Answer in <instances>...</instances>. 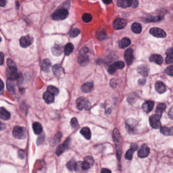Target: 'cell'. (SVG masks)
I'll return each mask as SVG.
<instances>
[{
    "mask_svg": "<svg viewBox=\"0 0 173 173\" xmlns=\"http://www.w3.org/2000/svg\"><path fill=\"white\" fill-rule=\"evenodd\" d=\"M146 82V79L145 78L143 79H139L138 81V84L140 85H141V86H143L144 85H145Z\"/></svg>",
    "mask_w": 173,
    "mask_h": 173,
    "instance_id": "obj_50",
    "label": "cell"
},
{
    "mask_svg": "<svg viewBox=\"0 0 173 173\" xmlns=\"http://www.w3.org/2000/svg\"><path fill=\"white\" fill-rule=\"evenodd\" d=\"M43 99L47 104H50L54 102L55 96L53 94L47 91L43 94Z\"/></svg>",
    "mask_w": 173,
    "mask_h": 173,
    "instance_id": "obj_26",
    "label": "cell"
},
{
    "mask_svg": "<svg viewBox=\"0 0 173 173\" xmlns=\"http://www.w3.org/2000/svg\"><path fill=\"white\" fill-rule=\"evenodd\" d=\"M93 87V84L91 82H87L81 86V90L84 93L90 92L92 90Z\"/></svg>",
    "mask_w": 173,
    "mask_h": 173,
    "instance_id": "obj_27",
    "label": "cell"
},
{
    "mask_svg": "<svg viewBox=\"0 0 173 173\" xmlns=\"http://www.w3.org/2000/svg\"><path fill=\"white\" fill-rule=\"evenodd\" d=\"M5 126L4 124L2 122H1V121H0V131L5 129Z\"/></svg>",
    "mask_w": 173,
    "mask_h": 173,
    "instance_id": "obj_58",
    "label": "cell"
},
{
    "mask_svg": "<svg viewBox=\"0 0 173 173\" xmlns=\"http://www.w3.org/2000/svg\"><path fill=\"white\" fill-rule=\"evenodd\" d=\"M84 160H85L84 161L87 162L90 166H92L93 164H94V159H93V157H92V156H87L85 157Z\"/></svg>",
    "mask_w": 173,
    "mask_h": 173,
    "instance_id": "obj_44",
    "label": "cell"
},
{
    "mask_svg": "<svg viewBox=\"0 0 173 173\" xmlns=\"http://www.w3.org/2000/svg\"><path fill=\"white\" fill-rule=\"evenodd\" d=\"M138 2L137 1H132V7L133 8H136L138 6Z\"/></svg>",
    "mask_w": 173,
    "mask_h": 173,
    "instance_id": "obj_55",
    "label": "cell"
},
{
    "mask_svg": "<svg viewBox=\"0 0 173 173\" xmlns=\"http://www.w3.org/2000/svg\"><path fill=\"white\" fill-rule=\"evenodd\" d=\"M6 2L4 0H0V6L1 7H4L6 5Z\"/></svg>",
    "mask_w": 173,
    "mask_h": 173,
    "instance_id": "obj_56",
    "label": "cell"
},
{
    "mask_svg": "<svg viewBox=\"0 0 173 173\" xmlns=\"http://www.w3.org/2000/svg\"><path fill=\"white\" fill-rule=\"evenodd\" d=\"M47 91L50 93L53 94V96H57L59 93V89L56 87L53 86L52 85H50L47 87Z\"/></svg>",
    "mask_w": 173,
    "mask_h": 173,
    "instance_id": "obj_38",
    "label": "cell"
},
{
    "mask_svg": "<svg viewBox=\"0 0 173 173\" xmlns=\"http://www.w3.org/2000/svg\"><path fill=\"white\" fill-rule=\"evenodd\" d=\"M149 32L151 35L157 38H164L166 36V33L164 30L158 27L151 28Z\"/></svg>",
    "mask_w": 173,
    "mask_h": 173,
    "instance_id": "obj_13",
    "label": "cell"
},
{
    "mask_svg": "<svg viewBox=\"0 0 173 173\" xmlns=\"http://www.w3.org/2000/svg\"><path fill=\"white\" fill-rule=\"evenodd\" d=\"M138 123L137 121L134 119H128L126 121L125 124V127L126 130L130 133H134L136 132Z\"/></svg>",
    "mask_w": 173,
    "mask_h": 173,
    "instance_id": "obj_7",
    "label": "cell"
},
{
    "mask_svg": "<svg viewBox=\"0 0 173 173\" xmlns=\"http://www.w3.org/2000/svg\"><path fill=\"white\" fill-rule=\"evenodd\" d=\"M149 60L151 62H154L158 65H162L164 62V59L161 55H152L149 57Z\"/></svg>",
    "mask_w": 173,
    "mask_h": 173,
    "instance_id": "obj_22",
    "label": "cell"
},
{
    "mask_svg": "<svg viewBox=\"0 0 173 173\" xmlns=\"http://www.w3.org/2000/svg\"><path fill=\"white\" fill-rule=\"evenodd\" d=\"M53 55L55 56H59L64 52V48L62 46L55 44L51 48Z\"/></svg>",
    "mask_w": 173,
    "mask_h": 173,
    "instance_id": "obj_19",
    "label": "cell"
},
{
    "mask_svg": "<svg viewBox=\"0 0 173 173\" xmlns=\"http://www.w3.org/2000/svg\"><path fill=\"white\" fill-rule=\"evenodd\" d=\"M7 64L8 65V68H17L16 66V65L15 63L10 59H8L7 60Z\"/></svg>",
    "mask_w": 173,
    "mask_h": 173,
    "instance_id": "obj_46",
    "label": "cell"
},
{
    "mask_svg": "<svg viewBox=\"0 0 173 173\" xmlns=\"http://www.w3.org/2000/svg\"><path fill=\"white\" fill-rule=\"evenodd\" d=\"M51 65V62L49 59H44L42 63V65H41V68H42V71L45 72H47L50 69Z\"/></svg>",
    "mask_w": 173,
    "mask_h": 173,
    "instance_id": "obj_31",
    "label": "cell"
},
{
    "mask_svg": "<svg viewBox=\"0 0 173 173\" xmlns=\"http://www.w3.org/2000/svg\"><path fill=\"white\" fill-rule=\"evenodd\" d=\"M154 106V102L151 100H148L146 101V102H144L142 107L144 111L146 112V113H149L152 110Z\"/></svg>",
    "mask_w": 173,
    "mask_h": 173,
    "instance_id": "obj_18",
    "label": "cell"
},
{
    "mask_svg": "<svg viewBox=\"0 0 173 173\" xmlns=\"http://www.w3.org/2000/svg\"><path fill=\"white\" fill-rule=\"evenodd\" d=\"M12 135L15 138L21 140L25 138L27 135V132L25 128L16 126L13 129Z\"/></svg>",
    "mask_w": 173,
    "mask_h": 173,
    "instance_id": "obj_3",
    "label": "cell"
},
{
    "mask_svg": "<svg viewBox=\"0 0 173 173\" xmlns=\"http://www.w3.org/2000/svg\"><path fill=\"white\" fill-rule=\"evenodd\" d=\"M76 164V162L74 160H71L67 162L66 164L67 168L69 171H75Z\"/></svg>",
    "mask_w": 173,
    "mask_h": 173,
    "instance_id": "obj_37",
    "label": "cell"
},
{
    "mask_svg": "<svg viewBox=\"0 0 173 173\" xmlns=\"http://www.w3.org/2000/svg\"><path fill=\"white\" fill-rule=\"evenodd\" d=\"M130 43H131V41L130 40V39L127 37H125L119 42V47L120 48L123 49L128 47Z\"/></svg>",
    "mask_w": 173,
    "mask_h": 173,
    "instance_id": "obj_30",
    "label": "cell"
},
{
    "mask_svg": "<svg viewBox=\"0 0 173 173\" xmlns=\"http://www.w3.org/2000/svg\"><path fill=\"white\" fill-rule=\"evenodd\" d=\"M113 138L116 146V154L118 159H121L122 154V147H121V140L120 133L117 129L115 128L113 132Z\"/></svg>",
    "mask_w": 173,
    "mask_h": 173,
    "instance_id": "obj_1",
    "label": "cell"
},
{
    "mask_svg": "<svg viewBox=\"0 0 173 173\" xmlns=\"http://www.w3.org/2000/svg\"><path fill=\"white\" fill-rule=\"evenodd\" d=\"M70 142H71V139L70 138H68L67 139L66 141L64 143L59 145V146L57 147V149L56 150L57 155L59 156L61 154H62L65 150H66L67 149H68L69 147V146L70 145Z\"/></svg>",
    "mask_w": 173,
    "mask_h": 173,
    "instance_id": "obj_14",
    "label": "cell"
},
{
    "mask_svg": "<svg viewBox=\"0 0 173 173\" xmlns=\"http://www.w3.org/2000/svg\"><path fill=\"white\" fill-rule=\"evenodd\" d=\"M102 2L105 3L106 4H110V3L112 2V1H103Z\"/></svg>",
    "mask_w": 173,
    "mask_h": 173,
    "instance_id": "obj_59",
    "label": "cell"
},
{
    "mask_svg": "<svg viewBox=\"0 0 173 173\" xmlns=\"http://www.w3.org/2000/svg\"><path fill=\"white\" fill-rule=\"evenodd\" d=\"M70 123H71V126L73 128H77L78 126H79V124H78L77 119L76 118H75V117H74V118L71 119Z\"/></svg>",
    "mask_w": 173,
    "mask_h": 173,
    "instance_id": "obj_45",
    "label": "cell"
},
{
    "mask_svg": "<svg viewBox=\"0 0 173 173\" xmlns=\"http://www.w3.org/2000/svg\"><path fill=\"white\" fill-rule=\"evenodd\" d=\"M33 42V39L30 35L23 36L19 40V43L23 48H27L32 44Z\"/></svg>",
    "mask_w": 173,
    "mask_h": 173,
    "instance_id": "obj_12",
    "label": "cell"
},
{
    "mask_svg": "<svg viewBox=\"0 0 173 173\" xmlns=\"http://www.w3.org/2000/svg\"><path fill=\"white\" fill-rule=\"evenodd\" d=\"M150 153V148L146 144H143L140 149L138 155L140 158H146Z\"/></svg>",
    "mask_w": 173,
    "mask_h": 173,
    "instance_id": "obj_15",
    "label": "cell"
},
{
    "mask_svg": "<svg viewBox=\"0 0 173 173\" xmlns=\"http://www.w3.org/2000/svg\"><path fill=\"white\" fill-rule=\"evenodd\" d=\"M33 129L35 134H40L42 132V126L40 123L37 122L33 124Z\"/></svg>",
    "mask_w": 173,
    "mask_h": 173,
    "instance_id": "obj_33",
    "label": "cell"
},
{
    "mask_svg": "<svg viewBox=\"0 0 173 173\" xmlns=\"http://www.w3.org/2000/svg\"><path fill=\"white\" fill-rule=\"evenodd\" d=\"M62 137V134H61V132H57V134L55 135V137L53 139V143L54 144L58 143L61 140Z\"/></svg>",
    "mask_w": 173,
    "mask_h": 173,
    "instance_id": "obj_43",
    "label": "cell"
},
{
    "mask_svg": "<svg viewBox=\"0 0 173 173\" xmlns=\"http://www.w3.org/2000/svg\"><path fill=\"white\" fill-rule=\"evenodd\" d=\"M168 115L171 119H173V107H171L170 110L169 111Z\"/></svg>",
    "mask_w": 173,
    "mask_h": 173,
    "instance_id": "obj_54",
    "label": "cell"
},
{
    "mask_svg": "<svg viewBox=\"0 0 173 173\" xmlns=\"http://www.w3.org/2000/svg\"><path fill=\"white\" fill-rule=\"evenodd\" d=\"M166 106L164 103H161L158 104L156 109V114L157 116H159L160 117H162V115L166 109Z\"/></svg>",
    "mask_w": 173,
    "mask_h": 173,
    "instance_id": "obj_28",
    "label": "cell"
},
{
    "mask_svg": "<svg viewBox=\"0 0 173 173\" xmlns=\"http://www.w3.org/2000/svg\"><path fill=\"white\" fill-rule=\"evenodd\" d=\"M132 32L136 34H140L142 31V26L139 23H133L131 27Z\"/></svg>",
    "mask_w": 173,
    "mask_h": 173,
    "instance_id": "obj_35",
    "label": "cell"
},
{
    "mask_svg": "<svg viewBox=\"0 0 173 173\" xmlns=\"http://www.w3.org/2000/svg\"><path fill=\"white\" fill-rule=\"evenodd\" d=\"M165 73H166L167 75L173 76V66H170L168 67L166 70H165Z\"/></svg>",
    "mask_w": 173,
    "mask_h": 173,
    "instance_id": "obj_47",
    "label": "cell"
},
{
    "mask_svg": "<svg viewBox=\"0 0 173 173\" xmlns=\"http://www.w3.org/2000/svg\"><path fill=\"white\" fill-rule=\"evenodd\" d=\"M4 83L3 82L2 80L0 79V91L2 90L4 88Z\"/></svg>",
    "mask_w": 173,
    "mask_h": 173,
    "instance_id": "obj_57",
    "label": "cell"
},
{
    "mask_svg": "<svg viewBox=\"0 0 173 173\" xmlns=\"http://www.w3.org/2000/svg\"><path fill=\"white\" fill-rule=\"evenodd\" d=\"M16 6H17V8H19V3H18V2H17L16 3Z\"/></svg>",
    "mask_w": 173,
    "mask_h": 173,
    "instance_id": "obj_60",
    "label": "cell"
},
{
    "mask_svg": "<svg viewBox=\"0 0 173 173\" xmlns=\"http://www.w3.org/2000/svg\"><path fill=\"white\" fill-rule=\"evenodd\" d=\"M162 16H151L146 18V21L148 23L150 22H157L162 21Z\"/></svg>",
    "mask_w": 173,
    "mask_h": 173,
    "instance_id": "obj_39",
    "label": "cell"
},
{
    "mask_svg": "<svg viewBox=\"0 0 173 173\" xmlns=\"http://www.w3.org/2000/svg\"><path fill=\"white\" fill-rule=\"evenodd\" d=\"M44 139H45V136H44V134H43L41 135V136H40L38 138L37 140V145L39 146V145H41L42 144V143L43 142Z\"/></svg>",
    "mask_w": 173,
    "mask_h": 173,
    "instance_id": "obj_48",
    "label": "cell"
},
{
    "mask_svg": "<svg viewBox=\"0 0 173 173\" xmlns=\"http://www.w3.org/2000/svg\"><path fill=\"white\" fill-rule=\"evenodd\" d=\"M88 48L84 47L79 52L78 57V62L82 66H85L88 63Z\"/></svg>",
    "mask_w": 173,
    "mask_h": 173,
    "instance_id": "obj_2",
    "label": "cell"
},
{
    "mask_svg": "<svg viewBox=\"0 0 173 173\" xmlns=\"http://www.w3.org/2000/svg\"><path fill=\"white\" fill-rule=\"evenodd\" d=\"M137 71L140 75L144 77L147 76L149 72L148 68L145 65H141L138 67Z\"/></svg>",
    "mask_w": 173,
    "mask_h": 173,
    "instance_id": "obj_24",
    "label": "cell"
},
{
    "mask_svg": "<svg viewBox=\"0 0 173 173\" xmlns=\"http://www.w3.org/2000/svg\"><path fill=\"white\" fill-rule=\"evenodd\" d=\"M100 173H111V171H110L109 169H106V168H103L101 170Z\"/></svg>",
    "mask_w": 173,
    "mask_h": 173,
    "instance_id": "obj_53",
    "label": "cell"
},
{
    "mask_svg": "<svg viewBox=\"0 0 173 173\" xmlns=\"http://www.w3.org/2000/svg\"><path fill=\"white\" fill-rule=\"evenodd\" d=\"M74 49V46L71 43H69L67 44L65 46V47L64 49V53L66 55H69L72 53Z\"/></svg>",
    "mask_w": 173,
    "mask_h": 173,
    "instance_id": "obj_36",
    "label": "cell"
},
{
    "mask_svg": "<svg viewBox=\"0 0 173 173\" xmlns=\"http://www.w3.org/2000/svg\"><path fill=\"white\" fill-rule=\"evenodd\" d=\"M82 19L85 23H89L92 19V16L90 14L85 13L82 15Z\"/></svg>",
    "mask_w": 173,
    "mask_h": 173,
    "instance_id": "obj_42",
    "label": "cell"
},
{
    "mask_svg": "<svg viewBox=\"0 0 173 173\" xmlns=\"http://www.w3.org/2000/svg\"><path fill=\"white\" fill-rule=\"evenodd\" d=\"M138 148V146L136 144H132L130 146V149L128 150L125 153V158L126 160H132V156L134 154V151L137 150Z\"/></svg>",
    "mask_w": 173,
    "mask_h": 173,
    "instance_id": "obj_17",
    "label": "cell"
},
{
    "mask_svg": "<svg viewBox=\"0 0 173 173\" xmlns=\"http://www.w3.org/2000/svg\"><path fill=\"white\" fill-rule=\"evenodd\" d=\"M166 61L167 64H172L173 63V48L168 49L166 51Z\"/></svg>",
    "mask_w": 173,
    "mask_h": 173,
    "instance_id": "obj_34",
    "label": "cell"
},
{
    "mask_svg": "<svg viewBox=\"0 0 173 173\" xmlns=\"http://www.w3.org/2000/svg\"><path fill=\"white\" fill-rule=\"evenodd\" d=\"M110 85H111V86L113 87V88L116 87V85H117L116 80H115V79H112L111 80V82H110Z\"/></svg>",
    "mask_w": 173,
    "mask_h": 173,
    "instance_id": "obj_52",
    "label": "cell"
},
{
    "mask_svg": "<svg viewBox=\"0 0 173 173\" xmlns=\"http://www.w3.org/2000/svg\"><path fill=\"white\" fill-rule=\"evenodd\" d=\"M160 132L166 136H172L173 133V128L172 127L168 128L163 126L160 128Z\"/></svg>",
    "mask_w": 173,
    "mask_h": 173,
    "instance_id": "obj_32",
    "label": "cell"
},
{
    "mask_svg": "<svg viewBox=\"0 0 173 173\" xmlns=\"http://www.w3.org/2000/svg\"><path fill=\"white\" fill-rule=\"evenodd\" d=\"M68 15V11L66 9L62 8L55 11L53 14L52 18L55 21H62L66 19Z\"/></svg>",
    "mask_w": 173,
    "mask_h": 173,
    "instance_id": "obj_4",
    "label": "cell"
},
{
    "mask_svg": "<svg viewBox=\"0 0 173 173\" xmlns=\"http://www.w3.org/2000/svg\"><path fill=\"white\" fill-rule=\"evenodd\" d=\"M18 157L21 159H23L25 156V152L22 150L18 151Z\"/></svg>",
    "mask_w": 173,
    "mask_h": 173,
    "instance_id": "obj_49",
    "label": "cell"
},
{
    "mask_svg": "<svg viewBox=\"0 0 173 173\" xmlns=\"http://www.w3.org/2000/svg\"><path fill=\"white\" fill-rule=\"evenodd\" d=\"M127 24V21L124 19L117 18L115 19L113 23V26L115 30H120L125 27Z\"/></svg>",
    "mask_w": 173,
    "mask_h": 173,
    "instance_id": "obj_11",
    "label": "cell"
},
{
    "mask_svg": "<svg viewBox=\"0 0 173 173\" xmlns=\"http://www.w3.org/2000/svg\"><path fill=\"white\" fill-rule=\"evenodd\" d=\"M11 115L9 111L5 109L4 107L0 108V118L4 120H9L10 118Z\"/></svg>",
    "mask_w": 173,
    "mask_h": 173,
    "instance_id": "obj_23",
    "label": "cell"
},
{
    "mask_svg": "<svg viewBox=\"0 0 173 173\" xmlns=\"http://www.w3.org/2000/svg\"><path fill=\"white\" fill-rule=\"evenodd\" d=\"M77 108L79 110L83 109L88 110L90 107V104L88 100L85 97H80L76 101Z\"/></svg>",
    "mask_w": 173,
    "mask_h": 173,
    "instance_id": "obj_6",
    "label": "cell"
},
{
    "mask_svg": "<svg viewBox=\"0 0 173 173\" xmlns=\"http://www.w3.org/2000/svg\"><path fill=\"white\" fill-rule=\"evenodd\" d=\"M160 117L156 115H152L149 117V123L151 126L154 129H158L161 128Z\"/></svg>",
    "mask_w": 173,
    "mask_h": 173,
    "instance_id": "obj_8",
    "label": "cell"
},
{
    "mask_svg": "<svg viewBox=\"0 0 173 173\" xmlns=\"http://www.w3.org/2000/svg\"><path fill=\"white\" fill-rule=\"evenodd\" d=\"M4 55L3 53H0V66L2 65L4 63Z\"/></svg>",
    "mask_w": 173,
    "mask_h": 173,
    "instance_id": "obj_51",
    "label": "cell"
},
{
    "mask_svg": "<svg viewBox=\"0 0 173 173\" xmlns=\"http://www.w3.org/2000/svg\"><path fill=\"white\" fill-rule=\"evenodd\" d=\"M124 57L126 64L130 66L132 64L134 59L133 50H132V49L128 48L127 50H126L124 54Z\"/></svg>",
    "mask_w": 173,
    "mask_h": 173,
    "instance_id": "obj_16",
    "label": "cell"
},
{
    "mask_svg": "<svg viewBox=\"0 0 173 173\" xmlns=\"http://www.w3.org/2000/svg\"><path fill=\"white\" fill-rule=\"evenodd\" d=\"M80 133L87 140H90L91 138V132L89 128L88 127H84L82 128V129L80 130Z\"/></svg>",
    "mask_w": 173,
    "mask_h": 173,
    "instance_id": "obj_29",
    "label": "cell"
},
{
    "mask_svg": "<svg viewBox=\"0 0 173 173\" xmlns=\"http://www.w3.org/2000/svg\"><path fill=\"white\" fill-rule=\"evenodd\" d=\"M1 41H2V38H1V37H0V42H1Z\"/></svg>",
    "mask_w": 173,
    "mask_h": 173,
    "instance_id": "obj_61",
    "label": "cell"
},
{
    "mask_svg": "<svg viewBox=\"0 0 173 173\" xmlns=\"http://www.w3.org/2000/svg\"><path fill=\"white\" fill-rule=\"evenodd\" d=\"M90 167L88 164L85 161L78 162L76 164L75 171L79 173H85L88 170Z\"/></svg>",
    "mask_w": 173,
    "mask_h": 173,
    "instance_id": "obj_9",
    "label": "cell"
},
{
    "mask_svg": "<svg viewBox=\"0 0 173 173\" xmlns=\"http://www.w3.org/2000/svg\"><path fill=\"white\" fill-rule=\"evenodd\" d=\"M124 66H125L124 63L123 62L117 61V62H115L114 64H112L109 67L108 71L109 73L110 74L112 75L115 73V72L117 69H122Z\"/></svg>",
    "mask_w": 173,
    "mask_h": 173,
    "instance_id": "obj_10",
    "label": "cell"
},
{
    "mask_svg": "<svg viewBox=\"0 0 173 173\" xmlns=\"http://www.w3.org/2000/svg\"><path fill=\"white\" fill-rule=\"evenodd\" d=\"M80 31L79 29L77 28H73L70 31V36L71 37V38H75L80 34Z\"/></svg>",
    "mask_w": 173,
    "mask_h": 173,
    "instance_id": "obj_41",
    "label": "cell"
},
{
    "mask_svg": "<svg viewBox=\"0 0 173 173\" xmlns=\"http://www.w3.org/2000/svg\"><path fill=\"white\" fill-rule=\"evenodd\" d=\"M21 75L17 72V68H8L6 71V76L8 80H18L21 77Z\"/></svg>",
    "mask_w": 173,
    "mask_h": 173,
    "instance_id": "obj_5",
    "label": "cell"
},
{
    "mask_svg": "<svg viewBox=\"0 0 173 173\" xmlns=\"http://www.w3.org/2000/svg\"><path fill=\"white\" fill-rule=\"evenodd\" d=\"M7 88L8 90L12 92H14L15 91V85L13 80H8L7 82Z\"/></svg>",
    "mask_w": 173,
    "mask_h": 173,
    "instance_id": "obj_40",
    "label": "cell"
},
{
    "mask_svg": "<svg viewBox=\"0 0 173 173\" xmlns=\"http://www.w3.org/2000/svg\"><path fill=\"white\" fill-rule=\"evenodd\" d=\"M53 73L55 76L59 77L64 74V69L59 65H55L53 68Z\"/></svg>",
    "mask_w": 173,
    "mask_h": 173,
    "instance_id": "obj_20",
    "label": "cell"
},
{
    "mask_svg": "<svg viewBox=\"0 0 173 173\" xmlns=\"http://www.w3.org/2000/svg\"><path fill=\"white\" fill-rule=\"evenodd\" d=\"M155 88L156 91L160 94L164 93L166 91V85L161 81H157L155 83Z\"/></svg>",
    "mask_w": 173,
    "mask_h": 173,
    "instance_id": "obj_21",
    "label": "cell"
},
{
    "mask_svg": "<svg viewBox=\"0 0 173 173\" xmlns=\"http://www.w3.org/2000/svg\"><path fill=\"white\" fill-rule=\"evenodd\" d=\"M132 1L131 0H119L117 1V6L122 8L132 7Z\"/></svg>",
    "mask_w": 173,
    "mask_h": 173,
    "instance_id": "obj_25",
    "label": "cell"
}]
</instances>
